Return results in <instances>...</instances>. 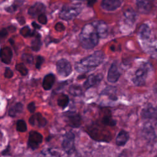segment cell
<instances>
[{
	"mask_svg": "<svg viewBox=\"0 0 157 157\" xmlns=\"http://www.w3.org/2000/svg\"><path fill=\"white\" fill-rule=\"evenodd\" d=\"M104 59V53L102 51H96L77 62L75 64V69L80 73L90 72L99 66L103 62Z\"/></svg>",
	"mask_w": 157,
	"mask_h": 157,
	"instance_id": "obj_1",
	"label": "cell"
},
{
	"mask_svg": "<svg viewBox=\"0 0 157 157\" xmlns=\"http://www.w3.org/2000/svg\"><path fill=\"white\" fill-rule=\"evenodd\" d=\"M56 80L55 75L53 73L46 74L42 80V88L44 90L48 91L52 88Z\"/></svg>",
	"mask_w": 157,
	"mask_h": 157,
	"instance_id": "obj_15",
	"label": "cell"
},
{
	"mask_svg": "<svg viewBox=\"0 0 157 157\" xmlns=\"http://www.w3.org/2000/svg\"><path fill=\"white\" fill-rule=\"evenodd\" d=\"M42 141L43 136L40 132L33 130L29 132L27 145L28 147L32 150H35L38 148Z\"/></svg>",
	"mask_w": 157,
	"mask_h": 157,
	"instance_id": "obj_8",
	"label": "cell"
},
{
	"mask_svg": "<svg viewBox=\"0 0 157 157\" xmlns=\"http://www.w3.org/2000/svg\"><path fill=\"white\" fill-rule=\"evenodd\" d=\"M99 35L93 24L85 25L80 34V41L82 46L85 49H91L99 42Z\"/></svg>",
	"mask_w": 157,
	"mask_h": 157,
	"instance_id": "obj_2",
	"label": "cell"
},
{
	"mask_svg": "<svg viewBox=\"0 0 157 157\" xmlns=\"http://www.w3.org/2000/svg\"><path fill=\"white\" fill-rule=\"evenodd\" d=\"M21 58H22V60L25 63H27V64H33V61H34V58H33V55H31V54H28V53L23 54L22 56H21Z\"/></svg>",
	"mask_w": 157,
	"mask_h": 157,
	"instance_id": "obj_31",
	"label": "cell"
},
{
	"mask_svg": "<svg viewBox=\"0 0 157 157\" xmlns=\"http://www.w3.org/2000/svg\"><path fill=\"white\" fill-rule=\"evenodd\" d=\"M120 77V73L115 63H112L108 71L107 80L109 83H114L118 82Z\"/></svg>",
	"mask_w": 157,
	"mask_h": 157,
	"instance_id": "obj_12",
	"label": "cell"
},
{
	"mask_svg": "<svg viewBox=\"0 0 157 157\" xmlns=\"http://www.w3.org/2000/svg\"><path fill=\"white\" fill-rule=\"evenodd\" d=\"M82 10L80 4L64 5L59 12V17L62 19L69 20L77 17Z\"/></svg>",
	"mask_w": 157,
	"mask_h": 157,
	"instance_id": "obj_4",
	"label": "cell"
},
{
	"mask_svg": "<svg viewBox=\"0 0 157 157\" xmlns=\"http://www.w3.org/2000/svg\"><path fill=\"white\" fill-rule=\"evenodd\" d=\"M23 110V105L21 102H18L13 105L8 111V115L10 117H15L20 114Z\"/></svg>",
	"mask_w": 157,
	"mask_h": 157,
	"instance_id": "obj_20",
	"label": "cell"
},
{
	"mask_svg": "<svg viewBox=\"0 0 157 157\" xmlns=\"http://www.w3.org/2000/svg\"><path fill=\"white\" fill-rule=\"evenodd\" d=\"M38 21L40 23H41L42 25H45L47 23V19L46 16L44 14H40L38 17Z\"/></svg>",
	"mask_w": 157,
	"mask_h": 157,
	"instance_id": "obj_36",
	"label": "cell"
},
{
	"mask_svg": "<svg viewBox=\"0 0 157 157\" xmlns=\"http://www.w3.org/2000/svg\"><path fill=\"white\" fill-rule=\"evenodd\" d=\"M55 29L57 31H59V32H61V31H63L65 29V27L64 26V25L61 23V22H58L57 23L55 26Z\"/></svg>",
	"mask_w": 157,
	"mask_h": 157,
	"instance_id": "obj_37",
	"label": "cell"
},
{
	"mask_svg": "<svg viewBox=\"0 0 157 157\" xmlns=\"http://www.w3.org/2000/svg\"><path fill=\"white\" fill-rule=\"evenodd\" d=\"M15 69L23 76H26L28 74V69L23 63H18L15 65Z\"/></svg>",
	"mask_w": 157,
	"mask_h": 157,
	"instance_id": "obj_28",
	"label": "cell"
},
{
	"mask_svg": "<svg viewBox=\"0 0 157 157\" xmlns=\"http://www.w3.org/2000/svg\"><path fill=\"white\" fill-rule=\"evenodd\" d=\"M96 2V0H87V4L89 7H92Z\"/></svg>",
	"mask_w": 157,
	"mask_h": 157,
	"instance_id": "obj_41",
	"label": "cell"
},
{
	"mask_svg": "<svg viewBox=\"0 0 157 157\" xmlns=\"http://www.w3.org/2000/svg\"><path fill=\"white\" fill-rule=\"evenodd\" d=\"M103 78V75L101 74H91L88 75L86 80L83 84V88L85 90L90 89L93 86H95L100 83Z\"/></svg>",
	"mask_w": 157,
	"mask_h": 157,
	"instance_id": "obj_9",
	"label": "cell"
},
{
	"mask_svg": "<svg viewBox=\"0 0 157 157\" xmlns=\"http://www.w3.org/2000/svg\"><path fill=\"white\" fill-rule=\"evenodd\" d=\"M4 76L6 78H10L13 76V72L9 67H6L4 72Z\"/></svg>",
	"mask_w": 157,
	"mask_h": 157,
	"instance_id": "obj_34",
	"label": "cell"
},
{
	"mask_svg": "<svg viewBox=\"0 0 157 157\" xmlns=\"http://www.w3.org/2000/svg\"><path fill=\"white\" fill-rule=\"evenodd\" d=\"M18 22H19L20 24H21V25H23V24H24V23H25V18H24L23 17L18 18Z\"/></svg>",
	"mask_w": 157,
	"mask_h": 157,
	"instance_id": "obj_43",
	"label": "cell"
},
{
	"mask_svg": "<svg viewBox=\"0 0 157 157\" xmlns=\"http://www.w3.org/2000/svg\"><path fill=\"white\" fill-rule=\"evenodd\" d=\"M155 90H156V93H157V85L156 86V89H155Z\"/></svg>",
	"mask_w": 157,
	"mask_h": 157,
	"instance_id": "obj_44",
	"label": "cell"
},
{
	"mask_svg": "<svg viewBox=\"0 0 157 157\" xmlns=\"http://www.w3.org/2000/svg\"><path fill=\"white\" fill-rule=\"evenodd\" d=\"M124 15L126 18V19L130 20V21H134L136 19V14L133 11L131 10H127L126 12L124 13Z\"/></svg>",
	"mask_w": 157,
	"mask_h": 157,
	"instance_id": "obj_33",
	"label": "cell"
},
{
	"mask_svg": "<svg viewBox=\"0 0 157 157\" xmlns=\"http://www.w3.org/2000/svg\"><path fill=\"white\" fill-rule=\"evenodd\" d=\"M122 2L123 0H102L101 6L106 10H114L119 7Z\"/></svg>",
	"mask_w": 157,
	"mask_h": 157,
	"instance_id": "obj_14",
	"label": "cell"
},
{
	"mask_svg": "<svg viewBox=\"0 0 157 157\" xmlns=\"http://www.w3.org/2000/svg\"><path fill=\"white\" fill-rule=\"evenodd\" d=\"M32 26L33 28H34L35 29H40V26H39V25H37L36 22H33L32 23Z\"/></svg>",
	"mask_w": 157,
	"mask_h": 157,
	"instance_id": "obj_42",
	"label": "cell"
},
{
	"mask_svg": "<svg viewBox=\"0 0 157 157\" xmlns=\"http://www.w3.org/2000/svg\"><path fill=\"white\" fill-rule=\"evenodd\" d=\"M65 121L68 126L72 128H79L82 123L81 115L75 111H67L63 113Z\"/></svg>",
	"mask_w": 157,
	"mask_h": 157,
	"instance_id": "obj_6",
	"label": "cell"
},
{
	"mask_svg": "<svg viewBox=\"0 0 157 157\" xmlns=\"http://www.w3.org/2000/svg\"><path fill=\"white\" fill-rule=\"evenodd\" d=\"M16 130L20 132H24L27 130V125L23 119L18 120L16 123Z\"/></svg>",
	"mask_w": 157,
	"mask_h": 157,
	"instance_id": "obj_26",
	"label": "cell"
},
{
	"mask_svg": "<svg viewBox=\"0 0 157 157\" xmlns=\"http://www.w3.org/2000/svg\"><path fill=\"white\" fill-rule=\"evenodd\" d=\"M101 123L104 125L106 126H114L117 124V121L114 120L110 114L105 115H104L101 120Z\"/></svg>",
	"mask_w": 157,
	"mask_h": 157,
	"instance_id": "obj_25",
	"label": "cell"
},
{
	"mask_svg": "<svg viewBox=\"0 0 157 157\" xmlns=\"http://www.w3.org/2000/svg\"><path fill=\"white\" fill-rule=\"evenodd\" d=\"M69 96L64 93H61L57 99V105L62 109H66L69 105Z\"/></svg>",
	"mask_w": 157,
	"mask_h": 157,
	"instance_id": "obj_23",
	"label": "cell"
},
{
	"mask_svg": "<svg viewBox=\"0 0 157 157\" xmlns=\"http://www.w3.org/2000/svg\"><path fill=\"white\" fill-rule=\"evenodd\" d=\"M150 72V66L148 63L142 64L136 71L132 82L136 86H144Z\"/></svg>",
	"mask_w": 157,
	"mask_h": 157,
	"instance_id": "obj_3",
	"label": "cell"
},
{
	"mask_svg": "<svg viewBox=\"0 0 157 157\" xmlns=\"http://www.w3.org/2000/svg\"><path fill=\"white\" fill-rule=\"evenodd\" d=\"M61 147L63 150L68 155H71L75 151V135L71 131L64 134Z\"/></svg>",
	"mask_w": 157,
	"mask_h": 157,
	"instance_id": "obj_5",
	"label": "cell"
},
{
	"mask_svg": "<svg viewBox=\"0 0 157 157\" xmlns=\"http://www.w3.org/2000/svg\"><path fill=\"white\" fill-rule=\"evenodd\" d=\"M115 87L113 86H107L104 90H102L101 94L109 96V98L112 101H115L118 99L117 96L115 94Z\"/></svg>",
	"mask_w": 157,
	"mask_h": 157,
	"instance_id": "obj_24",
	"label": "cell"
},
{
	"mask_svg": "<svg viewBox=\"0 0 157 157\" xmlns=\"http://www.w3.org/2000/svg\"><path fill=\"white\" fill-rule=\"evenodd\" d=\"M153 0H137L136 4L139 11L144 14L148 13L153 6Z\"/></svg>",
	"mask_w": 157,
	"mask_h": 157,
	"instance_id": "obj_11",
	"label": "cell"
},
{
	"mask_svg": "<svg viewBox=\"0 0 157 157\" xmlns=\"http://www.w3.org/2000/svg\"><path fill=\"white\" fill-rule=\"evenodd\" d=\"M16 9H17V6H15V5H12L11 6H9V7H7L6 9V10L8 12H13L14 11L16 10Z\"/></svg>",
	"mask_w": 157,
	"mask_h": 157,
	"instance_id": "obj_40",
	"label": "cell"
},
{
	"mask_svg": "<svg viewBox=\"0 0 157 157\" xmlns=\"http://www.w3.org/2000/svg\"><path fill=\"white\" fill-rule=\"evenodd\" d=\"M45 10V6L41 2H36L28 9V13L32 17H36L42 14Z\"/></svg>",
	"mask_w": 157,
	"mask_h": 157,
	"instance_id": "obj_16",
	"label": "cell"
},
{
	"mask_svg": "<svg viewBox=\"0 0 157 157\" xmlns=\"http://www.w3.org/2000/svg\"><path fill=\"white\" fill-rule=\"evenodd\" d=\"M93 25L94 26L99 37L101 38H105L108 35V27L107 24L103 21H94Z\"/></svg>",
	"mask_w": 157,
	"mask_h": 157,
	"instance_id": "obj_13",
	"label": "cell"
},
{
	"mask_svg": "<svg viewBox=\"0 0 157 157\" xmlns=\"http://www.w3.org/2000/svg\"><path fill=\"white\" fill-rule=\"evenodd\" d=\"M140 34L141 36L143 38H147L149 36L150 34V29L148 28V27L145 25H143L140 26Z\"/></svg>",
	"mask_w": 157,
	"mask_h": 157,
	"instance_id": "obj_30",
	"label": "cell"
},
{
	"mask_svg": "<svg viewBox=\"0 0 157 157\" xmlns=\"http://www.w3.org/2000/svg\"><path fill=\"white\" fill-rule=\"evenodd\" d=\"M39 157H61L60 154L53 148H48L43 149L39 153Z\"/></svg>",
	"mask_w": 157,
	"mask_h": 157,
	"instance_id": "obj_22",
	"label": "cell"
},
{
	"mask_svg": "<svg viewBox=\"0 0 157 157\" xmlns=\"http://www.w3.org/2000/svg\"><path fill=\"white\" fill-rule=\"evenodd\" d=\"M42 43L40 39V35L38 34L36 36L35 39H34L31 42V48L33 51L37 52L40 50Z\"/></svg>",
	"mask_w": 157,
	"mask_h": 157,
	"instance_id": "obj_27",
	"label": "cell"
},
{
	"mask_svg": "<svg viewBox=\"0 0 157 157\" xmlns=\"http://www.w3.org/2000/svg\"><path fill=\"white\" fill-rule=\"evenodd\" d=\"M10 145L9 144V145L6 147V148H4V149L1 151V155H2V156H9V155H10Z\"/></svg>",
	"mask_w": 157,
	"mask_h": 157,
	"instance_id": "obj_38",
	"label": "cell"
},
{
	"mask_svg": "<svg viewBox=\"0 0 157 157\" xmlns=\"http://www.w3.org/2000/svg\"><path fill=\"white\" fill-rule=\"evenodd\" d=\"M129 139V133L124 129H121L117 134L115 139V144L117 146H124Z\"/></svg>",
	"mask_w": 157,
	"mask_h": 157,
	"instance_id": "obj_19",
	"label": "cell"
},
{
	"mask_svg": "<svg viewBox=\"0 0 157 157\" xmlns=\"http://www.w3.org/2000/svg\"><path fill=\"white\" fill-rule=\"evenodd\" d=\"M141 115L144 119H157V107L148 106L142 110Z\"/></svg>",
	"mask_w": 157,
	"mask_h": 157,
	"instance_id": "obj_17",
	"label": "cell"
},
{
	"mask_svg": "<svg viewBox=\"0 0 157 157\" xmlns=\"http://www.w3.org/2000/svg\"><path fill=\"white\" fill-rule=\"evenodd\" d=\"M56 72L61 77H67L72 72V68L70 62L66 59H59L56 64Z\"/></svg>",
	"mask_w": 157,
	"mask_h": 157,
	"instance_id": "obj_7",
	"label": "cell"
},
{
	"mask_svg": "<svg viewBox=\"0 0 157 157\" xmlns=\"http://www.w3.org/2000/svg\"><path fill=\"white\" fill-rule=\"evenodd\" d=\"M20 33L24 37H28V36H36L38 33H37L36 34V33L34 31H31V30L29 28L28 26H24L23 27L20 31Z\"/></svg>",
	"mask_w": 157,
	"mask_h": 157,
	"instance_id": "obj_29",
	"label": "cell"
},
{
	"mask_svg": "<svg viewBox=\"0 0 157 157\" xmlns=\"http://www.w3.org/2000/svg\"><path fill=\"white\" fill-rule=\"evenodd\" d=\"M69 93L75 97L82 96L83 94V90L82 87L77 84L71 85L68 89Z\"/></svg>",
	"mask_w": 157,
	"mask_h": 157,
	"instance_id": "obj_21",
	"label": "cell"
},
{
	"mask_svg": "<svg viewBox=\"0 0 157 157\" xmlns=\"http://www.w3.org/2000/svg\"><path fill=\"white\" fill-rule=\"evenodd\" d=\"M36 104L34 101L29 102L27 105V109L31 113H34L36 110Z\"/></svg>",
	"mask_w": 157,
	"mask_h": 157,
	"instance_id": "obj_35",
	"label": "cell"
},
{
	"mask_svg": "<svg viewBox=\"0 0 157 157\" xmlns=\"http://www.w3.org/2000/svg\"><path fill=\"white\" fill-rule=\"evenodd\" d=\"M12 51L9 47H4L1 50V61L6 64H10L12 58Z\"/></svg>",
	"mask_w": 157,
	"mask_h": 157,
	"instance_id": "obj_18",
	"label": "cell"
},
{
	"mask_svg": "<svg viewBox=\"0 0 157 157\" xmlns=\"http://www.w3.org/2000/svg\"><path fill=\"white\" fill-rule=\"evenodd\" d=\"M44 62V57L42 56H37L36 59V64H35L36 68L37 69H40Z\"/></svg>",
	"mask_w": 157,
	"mask_h": 157,
	"instance_id": "obj_32",
	"label": "cell"
},
{
	"mask_svg": "<svg viewBox=\"0 0 157 157\" xmlns=\"http://www.w3.org/2000/svg\"><path fill=\"white\" fill-rule=\"evenodd\" d=\"M29 123L34 126H37L39 128H44L47 123V119L40 112H37L32 115L28 120Z\"/></svg>",
	"mask_w": 157,
	"mask_h": 157,
	"instance_id": "obj_10",
	"label": "cell"
},
{
	"mask_svg": "<svg viewBox=\"0 0 157 157\" xmlns=\"http://www.w3.org/2000/svg\"><path fill=\"white\" fill-rule=\"evenodd\" d=\"M7 34H8V32H7L6 29L3 28V29H1V31L0 32V37H1V39H3V38L6 37L7 36Z\"/></svg>",
	"mask_w": 157,
	"mask_h": 157,
	"instance_id": "obj_39",
	"label": "cell"
}]
</instances>
